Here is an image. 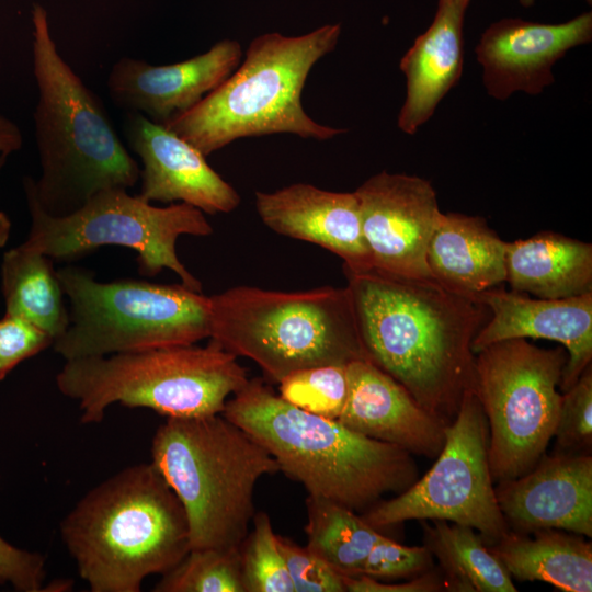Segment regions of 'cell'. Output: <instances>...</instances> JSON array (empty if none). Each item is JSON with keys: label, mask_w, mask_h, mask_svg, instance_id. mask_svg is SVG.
Segmentation results:
<instances>
[{"label": "cell", "mask_w": 592, "mask_h": 592, "mask_svg": "<svg viewBox=\"0 0 592 592\" xmlns=\"http://www.w3.org/2000/svg\"><path fill=\"white\" fill-rule=\"evenodd\" d=\"M367 360L445 426L474 391L473 341L489 309L432 277L343 269Z\"/></svg>", "instance_id": "6da1fadb"}, {"label": "cell", "mask_w": 592, "mask_h": 592, "mask_svg": "<svg viewBox=\"0 0 592 592\" xmlns=\"http://www.w3.org/2000/svg\"><path fill=\"white\" fill-rule=\"evenodd\" d=\"M31 19L41 175L37 180L24 177L23 189L45 213L61 217L100 191L133 187L140 168L118 137L102 100L59 54L45 8L35 3Z\"/></svg>", "instance_id": "7a4b0ae2"}, {"label": "cell", "mask_w": 592, "mask_h": 592, "mask_svg": "<svg viewBox=\"0 0 592 592\" xmlns=\"http://www.w3.org/2000/svg\"><path fill=\"white\" fill-rule=\"evenodd\" d=\"M221 414L262 444L308 496L355 512L367 511L386 493L403 492L419 478L408 451L308 413L260 378H249Z\"/></svg>", "instance_id": "3957f363"}, {"label": "cell", "mask_w": 592, "mask_h": 592, "mask_svg": "<svg viewBox=\"0 0 592 592\" xmlns=\"http://www.w3.org/2000/svg\"><path fill=\"white\" fill-rule=\"evenodd\" d=\"M60 535L92 592H139L147 577L167 573L191 550L185 510L151 462L88 491Z\"/></svg>", "instance_id": "277c9868"}, {"label": "cell", "mask_w": 592, "mask_h": 592, "mask_svg": "<svg viewBox=\"0 0 592 592\" xmlns=\"http://www.w3.org/2000/svg\"><path fill=\"white\" fill-rule=\"evenodd\" d=\"M340 35L341 24L332 23L299 36H257L225 81L164 126L205 157L240 138L293 134L328 140L345 133L319 124L301 104L311 69L335 48Z\"/></svg>", "instance_id": "5b68a950"}, {"label": "cell", "mask_w": 592, "mask_h": 592, "mask_svg": "<svg viewBox=\"0 0 592 592\" xmlns=\"http://www.w3.org/2000/svg\"><path fill=\"white\" fill-rule=\"evenodd\" d=\"M151 463L185 510L191 549L240 547L258 481L280 471L265 447L221 413L167 418L152 437Z\"/></svg>", "instance_id": "8992f818"}, {"label": "cell", "mask_w": 592, "mask_h": 592, "mask_svg": "<svg viewBox=\"0 0 592 592\" xmlns=\"http://www.w3.org/2000/svg\"><path fill=\"white\" fill-rule=\"evenodd\" d=\"M209 339L253 361L273 382L293 372L367 360L349 288L236 286L209 296Z\"/></svg>", "instance_id": "52a82bcc"}, {"label": "cell", "mask_w": 592, "mask_h": 592, "mask_svg": "<svg viewBox=\"0 0 592 592\" xmlns=\"http://www.w3.org/2000/svg\"><path fill=\"white\" fill-rule=\"evenodd\" d=\"M249 380L237 356L212 341L68 360L56 386L78 402L83 424L100 423L121 403L167 418L223 413L228 397Z\"/></svg>", "instance_id": "ba28073f"}, {"label": "cell", "mask_w": 592, "mask_h": 592, "mask_svg": "<svg viewBox=\"0 0 592 592\" xmlns=\"http://www.w3.org/2000/svg\"><path fill=\"white\" fill-rule=\"evenodd\" d=\"M69 325L53 342L66 361L190 345L210 335V299L184 285L99 282L77 266L57 270Z\"/></svg>", "instance_id": "9c48e42d"}, {"label": "cell", "mask_w": 592, "mask_h": 592, "mask_svg": "<svg viewBox=\"0 0 592 592\" xmlns=\"http://www.w3.org/2000/svg\"><path fill=\"white\" fill-rule=\"evenodd\" d=\"M24 194L31 217L24 243L53 261H71L103 246H122L137 252L141 275L155 276L168 269L182 285L202 292L201 282L180 261L175 249L182 235L213 234L201 209L185 203L158 207L127 190L107 189L78 210L55 217L41 208L30 191L24 190Z\"/></svg>", "instance_id": "30bf717a"}, {"label": "cell", "mask_w": 592, "mask_h": 592, "mask_svg": "<svg viewBox=\"0 0 592 592\" xmlns=\"http://www.w3.org/2000/svg\"><path fill=\"white\" fill-rule=\"evenodd\" d=\"M562 348L543 349L516 338L478 353L475 386L489 429L488 459L493 481L530 471L554 436L567 363Z\"/></svg>", "instance_id": "8fae6325"}, {"label": "cell", "mask_w": 592, "mask_h": 592, "mask_svg": "<svg viewBox=\"0 0 592 592\" xmlns=\"http://www.w3.org/2000/svg\"><path fill=\"white\" fill-rule=\"evenodd\" d=\"M488 447L483 409L475 392L468 391L445 426V443L426 474L362 517L379 532L412 520H444L469 526L489 547L494 545L510 528L497 501Z\"/></svg>", "instance_id": "7c38bea8"}, {"label": "cell", "mask_w": 592, "mask_h": 592, "mask_svg": "<svg viewBox=\"0 0 592 592\" xmlns=\"http://www.w3.org/2000/svg\"><path fill=\"white\" fill-rule=\"evenodd\" d=\"M354 192L372 267L392 275L431 277L426 249L442 213L432 183L382 171Z\"/></svg>", "instance_id": "4fadbf2b"}, {"label": "cell", "mask_w": 592, "mask_h": 592, "mask_svg": "<svg viewBox=\"0 0 592 592\" xmlns=\"http://www.w3.org/2000/svg\"><path fill=\"white\" fill-rule=\"evenodd\" d=\"M591 38V12L559 24L521 19L492 23L475 49L488 94L503 101L515 92L542 93L554 83V65Z\"/></svg>", "instance_id": "5bb4252c"}, {"label": "cell", "mask_w": 592, "mask_h": 592, "mask_svg": "<svg viewBox=\"0 0 592 592\" xmlns=\"http://www.w3.org/2000/svg\"><path fill=\"white\" fill-rule=\"evenodd\" d=\"M242 48L225 38L207 52L170 65L122 57L111 68L106 87L113 102L166 125L195 106L240 65Z\"/></svg>", "instance_id": "9a60e30c"}, {"label": "cell", "mask_w": 592, "mask_h": 592, "mask_svg": "<svg viewBox=\"0 0 592 592\" xmlns=\"http://www.w3.org/2000/svg\"><path fill=\"white\" fill-rule=\"evenodd\" d=\"M129 148L143 168L139 196L149 202H180L206 214L230 213L240 204L224 180L191 143L143 114L127 112L123 126Z\"/></svg>", "instance_id": "2e32d148"}, {"label": "cell", "mask_w": 592, "mask_h": 592, "mask_svg": "<svg viewBox=\"0 0 592 592\" xmlns=\"http://www.w3.org/2000/svg\"><path fill=\"white\" fill-rule=\"evenodd\" d=\"M509 528L519 533L562 530L592 536V457L543 455L526 474L494 488Z\"/></svg>", "instance_id": "e0dca14e"}, {"label": "cell", "mask_w": 592, "mask_h": 592, "mask_svg": "<svg viewBox=\"0 0 592 592\" xmlns=\"http://www.w3.org/2000/svg\"><path fill=\"white\" fill-rule=\"evenodd\" d=\"M490 312L473 341V351L509 339L533 338L563 345L568 358L559 387L568 390L592 362V293L544 299L506 291L503 285L474 296Z\"/></svg>", "instance_id": "ac0fdd59"}, {"label": "cell", "mask_w": 592, "mask_h": 592, "mask_svg": "<svg viewBox=\"0 0 592 592\" xmlns=\"http://www.w3.org/2000/svg\"><path fill=\"white\" fill-rule=\"evenodd\" d=\"M255 208L267 228L329 250L343 260V269L372 267L355 192L294 183L274 192H255Z\"/></svg>", "instance_id": "d6986e66"}, {"label": "cell", "mask_w": 592, "mask_h": 592, "mask_svg": "<svg viewBox=\"0 0 592 592\" xmlns=\"http://www.w3.org/2000/svg\"><path fill=\"white\" fill-rule=\"evenodd\" d=\"M349 392L338 421L371 439L412 455L435 458L445 443V425L409 391L368 360L346 365Z\"/></svg>", "instance_id": "ffe728a7"}, {"label": "cell", "mask_w": 592, "mask_h": 592, "mask_svg": "<svg viewBox=\"0 0 592 592\" xmlns=\"http://www.w3.org/2000/svg\"><path fill=\"white\" fill-rule=\"evenodd\" d=\"M469 0H439L433 22L400 59L407 81L398 127L408 135L428 122L462 76L463 25Z\"/></svg>", "instance_id": "44dd1931"}, {"label": "cell", "mask_w": 592, "mask_h": 592, "mask_svg": "<svg viewBox=\"0 0 592 592\" xmlns=\"http://www.w3.org/2000/svg\"><path fill=\"white\" fill-rule=\"evenodd\" d=\"M506 241L480 216L441 213L426 249L430 276L467 296L503 285Z\"/></svg>", "instance_id": "7402d4cb"}, {"label": "cell", "mask_w": 592, "mask_h": 592, "mask_svg": "<svg viewBox=\"0 0 592 592\" xmlns=\"http://www.w3.org/2000/svg\"><path fill=\"white\" fill-rule=\"evenodd\" d=\"M511 291L558 299L592 293V244L553 231L506 243Z\"/></svg>", "instance_id": "603a6c76"}, {"label": "cell", "mask_w": 592, "mask_h": 592, "mask_svg": "<svg viewBox=\"0 0 592 592\" xmlns=\"http://www.w3.org/2000/svg\"><path fill=\"white\" fill-rule=\"evenodd\" d=\"M509 531L491 551L511 578L543 581L566 592L592 591V544L562 530Z\"/></svg>", "instance_id": "cb8c5ba5"}, {"label": "cell", "mask_w": 592, "mask_h": 592, "mask_svg": "<svg viewBox=\"0 0 592 592\" xmlns=\"http://www.w3.org/2000/svg\"><path fill=\"white\" fill-rule=\"evenodd\" d=\"M1 288L7 315L27 320L54 340L66 331L69 310L49 257L24 242L8 250L2 257Z\"/></svg>", "instance_id": "d4e9b609"}, {"label": "cell", "mask_w": 592, "mask_h": 592, "mask_svg": "<svg viewBox=\"0 0 592 592\" xmlns=\"http://www.w3.org/2000/svg\"><path fill=\"white\" fill-rule=\"evenodd\" d=\"M424 545L440 562L446 591L516 592L497 556L471 527L444 520L423 523Z\"/></svg>", "instance_id": "484cf974"}, {"label": "cell", "mask_w": 592, "mask_h": 592, "mask_svg": "<svg viewBox=\"0 0 592 592\" xmlns=\"http://www.w3.org/2000/svg\"><path fill=\"white\" fill-rule=\"evenodd\" d=\"M307 547L344 577L362 574L366 557L379 531L343 505L308 496Z\"/></svg>", "instance_id": "4316f807"}, {"label": "cell", "mask_w": 592, "mask_h": 592, "mask_svg": "<svg viewBox=\"0 0 592 592\" xmlns=\"http://www.w3.org/2000/svg\"><path fill=\"white\" fill-rule=\"evenodd\" d=\"M155 592H244L240 547L191 549Z\"/></svg>", "instance_id": "83f0119b"}, {"label": "cell", "mask_w": 592, "mask_h": 592, "mask_svg": "<svg viewBox=\"0 0 592 592\" xmlns=\"http://www.w3.org/2000/svg\"><path fill=\"white\" fill-rule=\"evenodd\" d=\"M252 524V531L240 545L244 592H294L270 516L258 512Z\"/></svg>", "instance_id": "f1b7e54d"}, {"label": "cell", "mask_w": 592, "mask_h": 592, "mask_svg": "<svg viewBox=\"0 0 592 592\" xmlns=\"http://www.w3.org/2000/svg\"><path fill=\"white\" fill-rule=\"evenodd\" d=\"M346 365H320L293 372L278 383L280 396L308 413L338 420L349 392Z\"/></svg>", "instance_id": "f546056e"}, {"label": "cell", "mask_w": 592, "mask_h": 592, "mask_svg": "<svg viewBox=\"0 0 592 592\" xmlns=\"http://www.w3.org/2000/svg\"><path fill=\"white\" fill-rule=\"evenodd\" d=\"M554 436L556 452L590 454L592 447V364L561 395Z\"/></svg>", "instance_id": "4dcf8cb0"}, {"label": "cell", "mask_w": 592, "mask_h": 592, "mask_svg": "<svg viewBox=\"0 0 592 592\" xmlns=\"http://www.w3.org/2000/svg\"><path fill=\"white\" fill-rule=\"evenodd\" d=\"M433 566V555L425 545L409 547L382 535L366 557L362 574L390 581L417 577Z\"/></svg>", "instance_id": "1f68e13d"}, {"label": "cell", "mask_w": 592, "mask_h": 592, "mask_svg": "<svg viewBox=\"0 0 592 592\" xmlns=\"http://www.w3.org/2000/svg\"><path fill=\"white\" fill-rule=\"evenodd\" d=\"M278 548L285 559L294 592H345L344 576L322 558L292 539L276 534Z\"/></svg>", "instance_id": "d6a6232c"}, {"label": "cell", "mask_w": 592, "mask_h": 592, "mask_svg": "<svg viewBox=\"0 0 592 592\" xmlns=\"http://www.w3.org/2000/svg\"><path fill=\"white\" fill-rule=\"evenodd\" d=\"M54 339L27 320L4 314L0 319V382L21 362L53 345Z\"/></svg>", "instance_id": "836d02e7"}, {"label": "cell", "mask_w": 592, "mask_h": 592, "mask_svg": "<svg viewBox=\"0 0 592 592\" xmlns=\"http://www.w3.org/2000/svg\"><path fill=\"white\" fill-rule=\"evenodd\" d=\"M45 577V558L41 554L15 547L0 536V588L41 592Z\"/></svg>", "instance_id": "e575fe53"}, {"label": "cell", "mask_w": 592, "mask_h": 592, "mask_svg": "<svg viewBox=\"0 0 592 592\" xmlns=\"http://www.w3.org/2000/svg\"><path fill=\"white\" fill-rule=\"evenodd\" d=\"M349 592H441L446 591L441 570L430 569L401 583H389L365 574L344 578Z\"/></svg>", "instance_id": "d590c367"}, {"label": "cell", "mask_w": 592, "mask_h": 592, "mask_svg": "<svg viewBox=\"0 0 592 592\" xmlns=\"http://www.w3.org/2000/svg\"><path fill=\"white\" fill-rule=\"evenodd\" d=\"M23 147V135L19 126L0 113V155H11Z\"/></svg>", "instance_id": "8d00e7d4"}, {"label": "cell", "mask_w": 592, "mask_h": 592, "mask_svg": "<svg viewBox=\"0 0 592 592\" xmlns=\"http://www.w3.org/2000/svg\"><path fill=\"white\" fill-rule=\"evenodd\" d=\"M11 231V220L9 216L0 210V248L4 247Z\"/></svg>", "instance_id": "74e56055"}, {"label": "cell", "mask_w": 592, "mask_h": 592, "mask_svg": "<svg viewBox=\"0 0 592 592\" xmlns=\"http://www.w3.org/2000/svg\"><path fill=\"white\" fill-rule=\"evenodd\" d=\"M7 159H8L7 155H0V173H1L2 169H3V167L7 163Z\"/></svg>", "instance_id": "f35d334b"}, {"label": "cell", "mask_w": 592, "mask_h": 592, "mask_svg": "<svg viewBox=\"0 0 592 592\" xmlns=\"http://www.w3.org/2000/svg\"><path fill=\"white\" fill-rule=\"evenodd\" d=\"M535 0H520V3L523 7H530L534 3ZM589 3H591L592 0H587Z\"/></svg>", "instance_id": "ab89813d"}]
</instances>
